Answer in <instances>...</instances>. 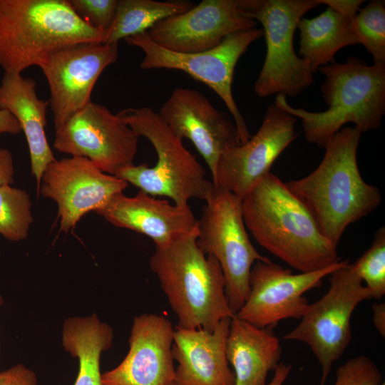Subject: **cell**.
<instances>
[{
  "label": "cell",
  "instance_id": "1",
  "mask_svg": "<svg viewBox=\"0 0 385 385\" xmlns=\"http://www.w3.org/2000/svg\"><path fill=\"white\" fill-rule=\"evenodd\" d=\"M361 135L355 126L342 128L324 147V158L312 173L285 183L337 248L348 225L373 212L381 201L379 189L366 183L358 168Z\"/></svg>",
  "mask_w": 385,
  "mask_h": 385
},
{
  "label": "cell",
  "instance_id": "2",
  "mask_svg": "<svg viewBox=\"0 0 385 385\" xmlns=\"http://www.w3.org/2000/svg\"><path fill=\"white\" fill-rule=\"evenodd\" d=\"M242 212L257 243L300 273L321 270L341 260L307 208L270 172L242 197Z\"/></svg>",
  "mask_w": 385,
  "mask_h": 385
},
{
  "label": "cell",
  "instance_id": "3",
  "mask_svg": "<svg viewBox=\"0 0 385 385\" xmlns=\"http://www.w3.org/2000/svg\"><path fill=\"white\" fill-rule=\"evenodd\" d=\"M197 226L190 234L155 246L150 267L177 316V327L212 332L232 318L225 294V279L218 261L197 244Z\"/></svg>",
  "mask_w": 385,
  "mask_h": 385
},
{
  "label": "cell",
  "instance_id": "4",
  "mask_svg": "<svg viewBox=\"0 0 385 385\" xmlns=\"http://www.w3.org/2000/svg\"><path fill=\"white\" fill-rule=\"evenodd\" d=\"M106 33L74 11L68 0H0V67L21 73L53 53L87 42H103Z\"/></svg>",
  "mask_w": 385,
  "mask_h": 385
},
{
  "label": "cell",
  "instance_id": "5",
  "mask_svg": "<svg viewBox=\"0 0 385 385\" xmlns=\"http://www.w3.org/2000/svg\"><path fill=\"white\" fill-rule=\"evenodd\" d=\"M325 77L321 86L328 108L310 112L291 106L277 94L274 104L302 120L306 140L319 147L348 123L361 133L378 129L385 113V65H368L356 57L318 69Z\"/></svg>",
  "mask_w": 385,
  "mask_h": 385
},
{
  "label": "cell",
  "instance_id": "6",
  "mask_svg": "<svg viewBox=\"0 0 385 385\" xmlns=\"http://www.w3.org/2000/svg\"><path fill=\"white\" fill-rule=\"evenodd\" d=\"M117 115L136 135L147 138L153 146L158 160L153 167L134 164L119 170L115 176L150 195L170 197L179 205L190 200H205L213 183L195 155L185 148L158 112L150 106L128 108Z\"/></svg>",
  "mask_w": 385,
  "mask_h": 385
},
{
  "label": "cell",
  "instance_id": "7",
  "mask_svg": "<svg viewBox=\"0 0 385 385\" xmlns=\"http://www.w3.org/2000/svg\"><path fill=\"white\" fill-rule=\"evenodd\" d=\"M319 0H239L243 14L262 26L267 53L254 86L260 97L294 96L310 86L314 73L294 51L293 38L303 16Z\"/></svg>",
  "mask_w": 385,
  "mask_h": 385
},
{
  "label": "cell",
  "instance_id": "8",
  "mask_svg": "<svg viewBox=\"0 0 385 385\" xmlns=\"http://www.w3.org/2000/svg\"><path fill=\"white\" fill-rule=\"evenodd\" d=\"M205 201L197 220V244L205 255L218 261L225 279L230 307L236 314L247 299L252 265L259 260H270L260 255L249 238L242 199L213 184Z\"/></svg>",
  "mask_w": 385,
  "mask_h": 385
},
{
  "label": "cell",
  "instance_id": "9",
  "mask_svg": "<svg viewBox=\"0 0 385 385\" xmlns=\"http://www.w3.org/2000/svg\"><path fill=\"white\" fill-rule=\"evenodd\" d=\"M263 36L262 29L256 27L238 31L227 36L212 49L192 53L165 49L153 41L148 31L130 36L124 40L128 45L143 51L142 69L181 71L213 90L232 115L242 144L252 135L233 98L232 85L235 68L249 46Z\"/></svg>",
  "mask_w": 385,
  "mask_h": 385
},
{
  "label": "cell",
  "instance_id": "10",
  "mask_svg": "<svg viewBox=\"0 0 385 385\" xmlns=\"http://www.w3.org/2000/svg\"><path fill=\"white\" fill-rule=\"evenodd\" d=\"M329 288L309 304L299 324L283 337L307 344L321 365L324 385L334 362L351 339V317L356 307L371 295L348 260L329 274Z\"/></svg>",
  "mask_w": 385,
  "mask_h": 385
},
{
  "label": "cell",
  "instance_id": "11",
  "mask_svg": "<svg viewBox=\"0 0 385 385\" xmlns=\"http://www.w3.org/2000/svg\"><path fill=\"white\" fill-rule=\"evenodd\" d=\"M55 130L56 150L86 158L107 174L134 164L139 138L103 105L91 101Z\"/></svg>",
  "mask_w": 385,
  "mask_h": 385
},
{
  "label": "cell",
  "instance_id": "12",
  "mask_svg": "<svg viewBox=\"0 0 385 385\" xmlns=\"http://www.w3.org/2000/svg\"><path fill=\"white\" fill-rule=\"evenodd\" d=\"M344 261L321 270L299 274L271 260L257 261L250 270L247 299L235 315L257 327L268 329L284 319H300L309 304L304 294L320 287L323 278Z\"/></svg>",
  "mask_w": 385,
  "mask_h": 385
},
{
  "label": "cell",
  "instance_id": "13",
  "mask_svg": "<svg viewBox=\"0 0 385 385\" xmlns=\"http://www.w3.org/2000/svg\"><path fill=\"white\" fill-rule=\"evenodd\" d=\"M118 58V43L87 42L61 48L40 66L47 81L55 129L91 102L101 74Z\"/></svg>",
  "mask_w": 385,
  "mask_h": 385
},
{
  "label": "cell",
  "instance_id": "14",
  "mask_svg": "<svg viewBox=\"0 0 385 385\" xmlns=\"http://www.w3.org/2000/svg\"><path fill=\"white\" fill-rule=\"evenodd\" d=\"M128 183L101 170L88 159L54 160L43 173L38 192L56 202L60 230L68 232L86 213L104 207Z\"/></svg>",
  "mask_w": 385,
  "mask_h": 385
},
{
  "label": "cell",
  "instance_id": "15",
  "mask_svg": "<svg viewBox=\"0 0 385 385\" xmlns=\"http://www.w3.org/2000/svg\"><path fill=\"white\" fill-rule=\"evenodd\" d=\"M295 123L294 116L274 103L270 106L257 133L222 153L212 178L213 184L242 199L296 138Z\"/></svg>",
  "mask_w": 385,
  "mask_h": 385
},
{
  "label": "cell",
  "instance_id": "16",
  "mask_svg": "<svg viewBox=\"0 0 385 385\" xmlns=\"http://www.w3.org/2000/svg\"><path fill=\"white\" fill-rule=\"evenodd\" d=\"M255 26L256 21L243 14L239 0H202L147 31L153 41L165 49L192 53L212 49L230 34Z\"/></svg>",
  "mask_w": 385,
  "mask_h": 385
},
{
  "label": "cell",
  "instance_id": "17",
  "mask_svg": "<svg viewBox=\"0 0 385 385\" xmlns=\"http://www.w3.org/2000/svg\"><path fill=\"white\" fill-rule=\"evenodd\" d=\"M158 113L177 137L194 144L212 178L225 150L241 144L235 123L195 89L175 88Z\"/></svg>",
  "mask_w": 385,
  "mask_h": 385
},
{
  "label": "cell",
  "instance_id": "18",
  "mask_svg": "<svg viewBox=\"0 0 385 385\" xmlns=\"http://www.w3.org/2000/svg\"><path fill=\"white\" fill-rule=\"evenodd\" d=\"M175 329L157 314L134 317L129 350L114 369L101 374L103 385H171L175 368L172 353Z\"/></svg>",
  "mask_w": 385,
  "mask_h": 385
},
{
  "label": "cell",
  "instance_id": "19",
  "mask_svg": "<svg viewBox=\"0 0 385 385\" xmlns=\"http://www.w3.org/2000/svg\"><path fill=\"white\" fill-rule=\"evenodd\" d=\"M96 213L115 227L148 236L155 246L177 240L197 226V220L188 205H173L141 190L133 197L123 192L115 195Z\"/></svg>",
  "mask_w": 385,
  "mask_h": 385
},
{
  "label": "cell",
  "instance_id": "20",
  "mask_svg": "<svg viewBox=\"0 0 385 385\" xmlns=\"http://www.w3.org/2000/svg\"><path fill=\"white\" fill-rule=\"evenodd\" d=\"M231 319H222L212 332L176 327L172 353L178 364L177 385L235 384L225 351Z\"/></svg>",
  "mask_w": 385,
  "mask_h": 385
},
{
  "label": "cell",
  "instance_id": "21",
  "mask_svg": "<svg viewBox=\"0 0 385 385\" xmlns=\"http://www.w3.org/2000/svg\"><path fill=\"white\" fill-rule=\"evenodd\" d=\"M36 81L21 73H4L0 81V109L11 113L24 132L30 155L31 174L38 190L47 165L55 160L46 136L48 101L40 98Z\"/></svg>",
  "mask_w": 385,
  "mask_h": 385
},
{
  "label": "cell",
  "instance_id": "22",
  "mask_svg": "<svg viewBox=\"0 0 385 385\" xmlns=\"http://www.w3.org/2000/svg\"><path fill=\"white\" fill-rule=\"evenodd\" d=\"M225 351L233 367L235 385H266L269 373L280 362L282 346L270 329L257 327L235 314Z\"/></svg>",
  "mask_w": 385,
  "mask_h": 385
},
{
  "label": "cell",
  "instance_id": "23",
  "mask_svg": "<svg viewBox=\"0 0 385 385\" xmlns=\"http://www.w3.org/2000/svg\"><path fill=\"white\" fill-rule=\"evenodd\" d=\"M113 329L96 313L87 317L65 319L62 328V345L65 351L78 361L74 385H103L101 357L113 341Z\"/></svg>",
  "mask_w": 385,
  "mask_h": 385
},
{
  "label": "cell",
  "instance_id": "24",
  "mask_svg": "<svg viewBox=\"0 0 385 385\" xmlns=\"http://www.w3.org/2000/svg\"><path fill=\"white\" fill-rule=\"evenodd\" d=\"M351 19L328 7L316 17L299 21V56L313 73L334 62L335 54L342 48L358 43Z\"/></svg>",
  "mask_w": 385,
  "mask_h": 385
},
{
  "label": "cell",
  "instance_id": "25",
  "mask_svg": "<svg viewBox=\"0 0 385 385\" xmlns=\"http://www.w3.org/2000/svg\"><path fill=\"white\" fill-rule=\"evenodd\" d=\"M195 5L188 0H118L115 15L104 43H118L121 39L147 31L158 21L184 13Z\"/></svg>",
  "mask_w": 385,
  "mask_h": 385
},
{
  "label": "cell",
  "instance_id": "26",
  "mask_svg": "<svg viewBox=\"0 0 385 385\" xmlns=\"http://www.w3.org/2000/svg\"><path fill=\"white\" fill-rule=\"evenodd\" d=\"M28 192L5 185L0 188V235L12 242L27 238L34 221Z\"/></svg>",
  "mask_w": 385,
  "mask_h": 385
},
{
  "label": "cell",
  "instance_id": "27",
  "mask_svg": "<svg viewBox=\"0 0 385 385\" xmlns=\"http://www.w3.org/2000/svg\"><path fill=\"white\" fill-rule=\"evenodd\" d=\"M358 43L372 56L374 64L385 65V7L381 1H371L351 19Z\"/></svg>",
  "mask_w": 385,
  "mask_h": 385
},
{
  "label": "cell",
  "instance_id": "28",
  "mask_svg": "<svg viewBox=\"0 0 385 385\" xmlns=\"http://www.w3.org/2000/svg\"><path fill=\"white\" fill-rule=\"evenodd\" d=\"M353 270L369 291L371 298L379 299L385 294V227H381L364 254L351 264Z\"/></svg>",
  "mask_w": 385,
  "mask_h": 385
},
{
  "label": "cell",
  "instance_id": "29",
  "mask_svg": "<svg viewBox=\"0 0 385 385\" xmlns=\"http://www.w3.org/2000/svg\"><path fill=\"white\" fill-rule=\"evenodd\" d=\"M382 380L377 365L369 357L360 355L338 367L334 385H380Z\"/></svg>",
  "mask_w": 385,
  "mask_h": 385
},
{
  "label": "cell",
  "instance_id": "30",
  "mask_svg": "<svg viewBox=\"0 0 385 385\" xmlns=\"http://www.w3.org/2000/svg\"><path fill=\"white\" fill-rule=\"evenodd\" d=\"M68 2L81 19L107 34L115 15L118 0H68Z\"/></svg>",
  "mask_w": 385,
  "mask_h": 385
},
{
  "label": "cell",
  "instance_id": "31",
  "mask_svg": "<svg viewBox=\"0 0 385 385\" xmlns=\"http://www.w3.org/2000/svg\"><path fill=\"white\" fill-rule=\"evenodd\" d=\"M0 385H38L35 372L22 364L0 371Z\"/></svg>",
  "mask_w": 385,
  "mask_h": 385
},
{
  "label": "cell",
  "instance_id": "32",
  "mask_svg": "<svg viewBox=\"0 0 385 385\" xmlns=\"http://www.w3.org/2000/svg\"><path fill=\"white\" fill-rule=\"evenodd\" d=\"M14 163L11 153L0 148V188L14 183Z\"/></svg>",
  "mask_w": 385,
  "mask_h": 385
},
{
  "label": "cell",
  "instance_id": "33",
  "mask_svg": "<svg viewBox=\"0 0 385 385\" xmlns=\"http://www.w3.org/2000/svg\"><path fill=\"white\" fill-rule=\"evenodd\" d=\"M321 4H324L339 14L353 19L359 9L360 5L364 2L361 0H319Z\"/></svg>",
  "mask_w": 385,
  "mask_h": 385
},
{
  "label": "cell",
  "instance_id": "34",
  "mask_svg": "<svg viewBox=\"0 0 385 385\" xmlns=\"http://www.w3.org/2000/svg\"><path fill=\"white\" fill-rule=\"evenodd\" d=\"M21 126L15 117L9 111L0 109V135L3 133L18 134Z\"/></svg>",
  "mask_w": 385,
  "mask_h": 385
},
{
  "label": "cell",
  "instance_id": "35",
  "mask_svg": "<svg viewBox=\"0 0 385 385\" xmlns=\"http://www.w3.org/2000/svg\"><path fill=\"white\" fill-rule=\"evenodd\" d=\"M373 324L379 333L385 337V303H375L372 305Z\"/></svg>",
  "mask_w": 385,
  "mask_h": 385
},
{
  "label": "cell",
  "instance_id": "36",
  "mask_svg": "<svg viewBox=\"0 0 385 385\" xmlns=\"http://www.w3.org/2000/svg\"><path fill=\"white\" fill-rule=\"evenodd\" d=\"M292 370V365L279 362L274 370V374L268 385H283Z\"/></svg>",
  "mask_w": 385,
  "mask_h": 385
},
{
  "label": "cell",
  "instance_id": "37",
  "mask_svg": "<svg viewBox=\"0 0 385 385\" xmlns=\"http://www.w3.org/2000/svg\"><path fill=\"white\" fill-rule=\"evenodd\" d=\"M3 297L0 295V307L3 304ZM0 347H1V344H0Z\"/></svg>",
  "mask_w": 385,
  "mask_h": 385
},
{
  "label": "cell",
  "instance_id": "38",
  "mask_svg": "<svg viewBox=\"0 0 385 385\" xmlns=\"http://www.w3.org/2000/svg\"><path fill=\"white\" fill-rule=\"evenodd\" d=\"M380 385H385L384 381H382V383Z\"/></svg>",
  "mask_w": 385,
  "mask_h": 385
},
{
  "label": "cell",
  "instance_id": "39",
  "mask_svg": "<svg viewBox=\"0 0 385 385\" xmlns=\"http://www.w3.org/2000/svg\"><path fill=\"white\" fill-rule=\"evenodd\" d=\"M171 385H177V384H176L175 382L174 381V382L172 383Z\"/></svg>",
  "mask_w": 385,
  "mask_h": 385
},
{
  "label": "cell",
  "instance_id": "40",
  "mask_svg": "<svg viewBox=\"0 0 385 385\" xmlns=\"http://www.w3.org/2000/svg\"><path fill=\"white\" fill-rule=\"evenodd\" d=\"M0 257H1V253H0Z\"/></svg>",
  "mask_w": 385,
  "mask_h": 385
}]
</instances>
